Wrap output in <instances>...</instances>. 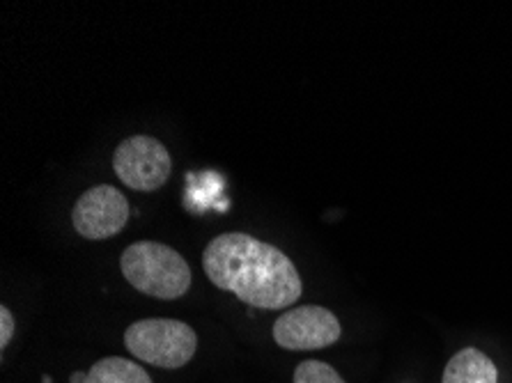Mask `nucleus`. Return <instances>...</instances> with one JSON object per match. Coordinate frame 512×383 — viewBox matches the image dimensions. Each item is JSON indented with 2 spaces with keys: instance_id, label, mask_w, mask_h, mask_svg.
Instances as JSON below:
<instances>
[{
  "instance_id": "f257e3e1",
  "label": "nucleus",
  "mask_w": 512,
  "mask_h": 383,
  "mask_svg": "<svg viewBox=\"0 0 512 383\" xmlns=\"http://www.w3.org/2000/svg\"><path fill=\"white\" fill-rule=\"evenodd\" d=\"M203 269L216 287L262 310L292 306L304 289L297 267L283 250L244 232H228L209 241Z\"/></svg>"
},
{
  "instance_id": "f03ea898",
  "label": "nucleus",
  "mask_w": 512,
  "mask_h": 383,
  "mask_svg": "<svg viewBox=\"0 0 512 383\" xmlns=\"http://www.w3.org/2000/svg\"><path fill=\"white\" fill-rule=\"evenodd\" d=\"M120 269L127 283L152 299H180L191 287V269L175 248L159 241H136L124 248Z\"/></svg>"
},
{
  "instance_id": "7ed1b4c3",
  "label": "nucleus",
  "mask_w": 512,
  "mask_h": 383,
  "mask_svg": "<svg viewBox=\"0 0 512 383\" xmlns=\"http://www.w3.org/2000/svg\"><path fill=\"white\" fill-rule=\"evenodd\" d=\"M124 345L141 361L180 370L196 356L198 335L189 324L177 319H141L124 333Z\"/></svg>"
},
{
  "instance_id": "20e7f679",
  "label": "nucleus",
  "mask_w": 512,
  "mask_h": 383,
  "mask_svg": "<svg viewBox=\"0 0 512 383\" xmlns=\"http://www.w3.org/2000/svg\"><path fill=\"white\" fill-rule=\"evenodd\" d=\"M113 170L129 189L152 193L168 182L173 161L161 140L152 136H131L122 140L115 150Z\"/></svg>"
},
{
  "instance_id": "39448f33",
  "label": "nucleus",
  "mask_w": 512,
  "mask_h": 383,
  "mask_svg": "<svg viewBox=\"0 0 512 383\" xmlns=\"http://www.w3.org/2000/svg\"><path fill=\"white\" fill-rule=\"evenodd\" d=\"M274 340L278 347L290 351L327 349L340 340L343 328L338 317L322 306H301L287 310L276 319Z\"/></svg>"
},
{
  "instance_id": "423d86ee",
  "label": "nucleus",
  "mask_w": 512,
  "mask_h": 383,
  "mask_svg": "<svg viewBox=\"0 0 512 383\" xmlns=\"http://www.w3.org/2000/svg\"><path fill=\"white\" fill-rule=\"evenodd\" d=\"M129 221V200L115 186H92L72 209V223L83 239H108L124 230Z\"/></svg>"
},
{
  "instance_id": "0eeeda50",
  "label": "nucleus",
  "mask_w": 512,
  "mask_h": 383,
  "mask_svg": "<svg viewBox=\"0 0 512 383\" xmlns=\"http://www.w3.org/2000/svg\"><path fill=\"white\" fill-rule=\"evenodd\" d=\"M496 365L490 356L478 349H462L448 361L444 370V383H496Z\"/></svg>"
},
{
  "instance_id": "6e6552de",
  "label": "nucleus",
  "mask_w": 512,
  "mask_h": 383,
  "mask_svg": "<svg viewBox=\"0 0 512 383\" xmlns=\"http://www.w3.org/2000/svg\"><path fill=\"white\" fill-rule=\"evenodd\" d=\"M88 383H152V379L138 363L111 356L92 365Z\"/></svg>"
},
{
  "instance_id": "1a4fd4ad",
  "label": "nucleus",
  "mask_w": 512,
  "mask_h": 383,
  "mask_svg": "<svg viewBox=\"0 0 512 383\" xmlns=\"http://www.w3.org/2000/svg\"><path fill=\"white\" fill-rule=\"evenodd\" d=\"M294 383H345V379L322 361H304L294 370Z\"/></svg>"
},
{
  "instance_id": "9d476101",
  "label": "nucleus",
  "mask_w": 512,
  "mask_h": 383,
  "mask_svg": "<svg viewBox=\"0 0 512 383\" xmlns=\"http://www.w3.org/2000/svg\"><path fill=\"white\" fill-rule=\"evenodd\" d=\"M14 328H17V324H14V315L10 312V308L3 306L0 308V349L10 345L14 338Z\"/></svg>"
},
{
  "instance_id": "9b49d317",
  "label": "nucleus",
  "mask_w": 512,
  "mask_h": 383,
  "mask_svg": "<svg viewBox=\"0 0 512 383\" xmlns=\"http://www.w3.org/2000/svg\"><path fill=\"white\" fill-rule=\"evenodd\" d=\"M69 383H88V372H74L69 377Z\"/></svg>"
}]
</instances>
